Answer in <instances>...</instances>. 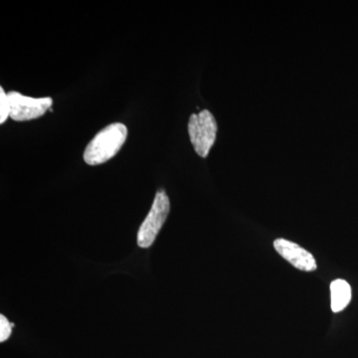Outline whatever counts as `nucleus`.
Wrapping results in <instances>:
<instances>
[{
  "instance_id": "obj_1",
  "label": "nucleus",
  "mask_w": 358,
  "mask_h": 358,
  "mask_svg": "<svg viewBox=\"0 0 358 358\" xmlns=\"http://www.w3.org/2000/svg\"><path fill=\"white\" fill-rule=\"evenodd\" d=\"M128 136V129L121 122L106 127L96 134L84 152V160L89 166H98L114 157Z\"/></svg>"
},
{
  "instance_id": "obj_2",
  "label": "nucleus",
  "mask_w": 358,
  "mask_h": 358,
  "mask_svg": "<svg viewBox=\"0 0 358 358\" xmlns=\"http://www.w3.org/2000/svg\"><path fill=\"white\" fill-rule=\"evenodd\" d=\"M217 122L208 110L193 114L188 122V134L196 154L206 157L213 147L217 134Z\"/></svg>"
},
{
  "instance_id": "obj_3",
  "label": "nucleus",
  "mask_w": 358,
  "mask_h": 358,
  "mask_svg": "<svg viewBox=\"0 0 358 358\" xmlns=\"http://www.w3.org/2000/svg\"><path fill=\"white\" fill-rule=\"evenodd\" d=\"M171 210V202L164 190H159L155 194L154 203L145 221L141 223L138 232V245L141 248H150L160 229L166 222Z\"/></svg>"
},
{
  "instance_id": "obj_4",
  "label": "nucleus",
  "mask_w": 358,
  "mask_h": 358,
  "mask_svg": "<svg viewBox=\"0 0 358 358\" xmlns=\"http://www.w3.org/2000/svg\"><path fill=\"white\" fill-rule=\"evenodd\" d=\"M7 96L10 103V117L17 122L37 119L43 115L47 110H50L53 105V100L49 96L31 98L14 91L9 92Z\"/></svg>"
},
{
  "instance_id": "obj_5",
  "label": "nucleus",
  "mask_w": 358,
  "mask_h": 358,
  "mask_svg": "<svg viewBox=\"0 0 358 358\" xmlns=\"http://www.w3.org/2000/svg\"><path fill=\"white\" fill-rule=\"evenodd\" d=\"M274 247L275 251L294 268L305 272H313L317 270V266L315 257L298 244L286 239H277L274 242Z\"/></svg>"
},
{
  "instance_id": "obj_6",
  "label": "nucleus",
  "mask_w": 358,
  "mask_h": 358,
  "mask_svg": "<svg viewBox=\"0 0 358 358\" xmlns=\"http://www.w3.org/2000/svg\"><path fill=\"white\" fill-rule=\"evenodd\" d=\"M331 310L339 313L348 307L352 300V288L345 280H336L331 284Z\"/></svg>"
},
{
  "instance_id": "obj_7",
  "label": "nucleus",
  "mask_w": 358,
  "mask_h": 358,
  "mask_svg": "<svg viewBox=\"0 0 358 358\" xmlns=\"http://www.w3.org/2000/svg\"><path fill=\"white\" fill-rule=\"evenodd\" d=\"M8 117H10V103H9L8 96L4 93L3 88H0V124H3Z\"/></svg>"
},
{
  "instance_id": "obj_8",
  "label": "nucleus",
  "mask_w": 358,
  "mask_h": 358,
  "mask_svg": "<svg viewBox=\"0 0 358 358\" xmlns=\"http://www.w3.org/2000/svg\"><path fill=\"white\" fill-rule=\"evenodd\" d=\"M13 324H10L3 315H0V341L4 343L13 334Z\"/></svg>"
}]
</instances>
